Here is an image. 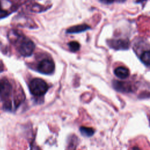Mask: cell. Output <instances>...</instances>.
<instances>
[{
	"instance_id": "cell-10",
	"label": "cell",
	"mask_w": 150,
	"mask_h": 150,
	"mask_svg": "<svg viewBox=\"0 0 150 150\" xmlns=\"http://www.w3.org/2000/svg\"><path fill=\"white\" fill-rule=\"evenodd\" d=\"M141 62L146 66H150V51L144 52L140 57Z\"/></svg>"
},
{
	"instance_id": "cell-4",
	"label": "cell",
	"mask_w": 150,
	"mask_h": 150,
	"mask_svg": "<svg viewBox=\"0 0 150 150\" xmlns=\"http://www.w3.org/2000/svg\"><path fill=\"white\" fill-rule=\"evenodd\" d=\"M12 85L5 78L0 79V98L6 100L12 93Z\"/></svg>"
},
{
	"instance_id": "cell-1",
	"label": "cell",
	"mask_w": 150,
	"mask_h": 150,
	"mask_svg": "<svg viewBox=\"0 0 150 150\" xmlns=\"http://www.w3.org/2000/svg\"><path fill=\"white\" fill-rule=\"evenodd\" d=\"M8 38L11 42L16 45L18 50L22 56L28 57L33 53L35 48L34 43L25 36L22 32L11 30L8 33Z\"/></svg>"
},
{
	"instance_id": "cell-3",
	"label": "cell",
	"mask_w": 150,
	"mask_h": 150,
	"mask_svg": "<svg viewBox=\"0 0 150 150\" xmlns=\"http://www.w3.org/2000/svg\"><path fill=\"white\" fill-rule=\"evenodd\" d=\"M37 69L38 71L41 73L49 74L54 71V63L50 59H43L39 63Z\"/></svg>"
},
{
	"instance_id": "cell-7",
	"label": "cell",
	"mask_w": 150,
	"mask_h": 150,
	"mask_svg": "<svg viewBox=\"0 0 150 150\" xmlns=\"http://www.w3.org/2000/svg\"><path fill=\"white\" fill-rule=\"evenodd\" d=\"M90 29V26L87 24H80L70 27L66 30L67 33H79Z\"/></svg>"
},
{
	"instance_id": "cell-6",
	"label": "cell",
	"mask_w": 150,
	"mask_h": 150,
	"mask_svg": "<svg viewBox=\"0 0 150 150\" xmlns=\"http://www.w3.org/2000/svg\"><path fill=\"white\" fill-rule=\"evenodd\" d=\"M114 87L120 92H131L132 91L131 86L125 81H114L113 83Z\"/></svg>"
},
{
	"instance_id": "cell-5",
	"label": "cell",
	"mask_w": 150,
	"mask_h": 150,
	"mask_svg": "<svg viewBox=\"0 0 150 150\" xmlns=\"http://www.w3.org/2000/svg\"><path fill=\"white\" fill-rule=\"evenodd\" d=\"M107 43L111 48L115 50H126L129 46V41L124 39H112L108 40Z\"/></svg>"
},
{
	"instance_id": "cell-13",
	"label": "cell",
	"mask_w": 150,
	"mask_h": 150,
	"mask_svg": "<svg viewBox=\"0 0 150 150\" xmlns=\"http://www.w3.org/2000/svg\"><path fill=\"white\" fill-rule=\"evenodd\" d=\"M101 2L105 4H110L114 2L115 0H100Z\"/></svg>"
},
{
	"instance_id": "cell-15",
	"label": "cell",
	"mask_w": 150,
	"mask_h": 150,
	"mask_svg": "<svg viewBox=\"0 0 150 150\" xmlns=\"http://www.w3.org/2000/svg\"><path fill=\"white\" fill-rule=\"evenodd\" d=\"M145 1H146V0H137V3H140V2H142Z\"/></svg>"
},
{
	"instance_id": "cell-9",
	"label": "cell",
	"mask_w": 150,
	"mask_h": 150,
	"mask_svg": "<svg viewBox=\"0 0 150 150\" xmlns=\"http://www.w3.org/2000/svg\"><path fill=\"white\" fill-rule=\"evenodd\" d=\"M80 131L81 134L86 137H91L94 133V129L92 128L86 127H81L80 128Z\"/></svg>"
},
{
	"instance_id": "cell-2",
	"label": "cell",
	"mask_w": 150,
	"mask_h": 150,
	"mask_svg": "<svg viewBox=\"0 0 150 150\" xmlns=\"http://www.w3.org/2000/svg\"><path fill=\"white\" fill-rule=\"evenodd\" d=\"M29 88L33 95L35 96H41L46 93L49 88V86L43 80L35 78L30 81Z\"/></svg>"
},
{
	"instance_id": "cell-14",
	"label": "cell",
	"mask_w": 150,
	"mask_h": 150,
	"mask_svg": "<svg viewBox=\"0 0 150 150\" xmlns=\"http://www.w3.org/2000/svg\"><path fill=\"white\" fill-rule=\"evenodd\" d=\"M131 150H141V149L138 146H133Z\"/></svg>"
},
{
	"instance_id": "cell-12",
	"label": "cell",
	"mask_w": 150,
	"mask_h": 150,
	"mask_svg": "<svg viewBox=\"0 0 150 150\" xmlns=\"http://www.w3.org/2000/svg\"><path fill=\"white\" fill-rule=\"evenodd\" d=\"M9 14H8V12L2 8L1 2L0 1V19L5 18V17L7 16Z\"/></svg>"
},
{
	"instance_id": "cell-11",
	"label": "cell",
	"mask_w": 150,
	"mask_h": 150,
	"mask_svg": "<svg viewBox=\"0 0 150 150\" xmlns=\"http://www.w3.org/2000/svg\"><path fill=\"white\" fill-rule=\"evenodd\" d=\"M69 47L71 51L72 52H77L80 49V45L79 42L77 41H71L69 43Z\"/></svg>"
},
{
	"instance_id": "cell-8",
	"label": "cell",
	"mask_w": 150,
	"mask_h": 150,
	"mask_svg": "<svg viewBox=\"0 0 150 150\" xmlns=\"http://www.w3.org/2000/svg\"><path fill=\"white\" fill-rule=\"evenodd\" d=\"M115 75L120 79H125L129 75V71L124 67H118L114 70Z\"/></svg>"
}]
</instances>
